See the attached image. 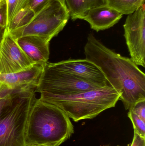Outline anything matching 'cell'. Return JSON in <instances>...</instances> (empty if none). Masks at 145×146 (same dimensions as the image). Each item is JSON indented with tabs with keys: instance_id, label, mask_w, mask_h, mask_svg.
Here are the masks:
<instances>
[{
	"instance_id": "d4e9b609",
	"label": "cell",
	"mask_w": 145,
	"mask_h": 146,
	"mask_svg": "<svg viewBox=\"0 0 145 146\" xmlns=\"http://www.w3.org/2000/svg\"><path fill=\"white\" fill-rule=\"evenodd\" d=\"M111 146L109 145H104V146Z\"/></svg>"
},
{
	"instance_id": "e0dca14e",
	"label": "cell",
	"mask_w": 145,
	"mask_h": 146,
	"mask_svg": "<svg viewBox=\"0 0 145 146\" xmlns=\"http://www.w3.org/2000/svg\"><path fill=\"white\" fill-rule=\"evenodd\" d=\"M128 116L133 125L135 133L145 138V121L130 110H129Z\"/></svg>"
},
{
	"instance_id": "5bb4252c",
	"label": "cell",
	"mask_w": 145,
	"mask_h": 146,
	"mask_svg": "<svg viewBox=\"0 0 145 146\" xmlns=\"http://www.w3.org/2000/svg\"><path fill=\"white\" fill-rule=\"evenodd\" d=\"M103 2L105 5L123 15L130 14L145 3V0H103Z\"/></svg>"
},
{
	"instance_id": "cb8c5ba5",
	"label": "cell",
	"mask_w": 145,
	"mask_h": 146,
	"mask_svg": "<svg viewBox=\"0 0 145 146\" xmlns=\"http://www.w3.org/2000/svg\"><path fill=\"white\" fill-rule=\"evenodd\" d=\"M5 1H1V0H0V5H1L3 3L5 2Z\"/></svg>"
},
{
	"instance_id": "7a4b0ae2",
	"label": "cell",
	"mask_w": 145,
	"mask_h": 146,
	"mask_svg": "<svg viewBox=\"0 0 145 146\" xmlns=\"http://www.w3.org/2000/svg\"><path fill=\"white\" fill-rule=\"evenodd\" d=\"M74 132L70 118L64 111L54 105L36 99L26 124V145L59 146Z\"/></svg>"
},
{
	"instance_id": "44dd1931",
	"label": "cell",
	"mask_w": 145,
	"mask_h": 146,
	"mask_svg": "<svg viewBox=\"0 0 145 146\" xmlns=\"http://www.w3.org/2000/svg\"><path fill=\"white\" fill-rule=\"evenodd\" d=\"M20 93L17 94L10 95V96H8V97L0 99V114H1V112L3 110L7 105L9 104L12 102L14 98L16 97L18 94H19Z\"/></svg>"
},
{
	"instance_id": "4316f807",
	"label": "cell",
	"mask_w": 145,
	"mask_h": 146,
	"mask_svg": "<svg viewBox=\"0 0 145 146\" xmlns=\"http://www.w3.org/2000/svg\"><path fill=\"white\" fill-rule=\"evenodd\" d=\"M1 1H7V0H1Z\"/></svg>"
},
{
	"instance_id": "4fadbf2b",
	"label": "cell",
	"mask_w": 145,
	"mask_h": 146,
	"mask_svg": "<svg viewBox=\"0 0 145 146\" xmlns=\"http://www.w3.org/2000/svg\"><path fill=\"white\" fill-rule=\"evenodd\" d=\"M65 2L73 20H83L90 9L104 4L103 0H65Z\"/></svg>"
},
{
	"instance_id": "9a60e30c",
	"label": "cell",
	"mask_w": 145,
	"mask_h": 146,
	"mask_svg": "<svg viewBox=\"0 0 145 146\" xmlns=\"http://www.w3.org/2000/svg\"><path fill=\"white\" fill-rule=\"evenodd\" d=\"M35 12L28 5L20 11L13 18L7 28V31L9 32L14 29L22 27L29 22Z\"/></svg>"
},
{
	"instance_id": "5b68a950",
	"label": "cell",
	"mask_w": 145,
	"mask_h": 146,
	"mask_svg": "<svg viewBox=\"0 0 145 146\" xmlns=\"http://www.w3.org/2000/svg\"><path fill=\"white\" fill-rule=\"evenodd\" d=\"M70 18L65 0H49L22 27L8 32L14 39L25 36L52 39L64 29Z\"/></svg>"
},
{
	"instance_id": "277c9868",
	"label": "cell",
	"mask_w": 145,
	"mask_h": 146,
	"mask_svg": "<svg viewBox=\"0 0 145 146\" xmlns=\"http://www.w3.org/2000/svg\"><path fill=\"white\" fill-rule=\"evenodd\" d=\"M35 89L20 93L0 114V146H27L26 129L31 107L35 100Z\"/></svg>"
},
{
	"instance_id": "ba28073f",
	"label": "cell",
	"mask_w": 145,
	"mask_h": 146,
	"mask_svg": "<svg viewBox=\"0 0 145 146\" xmlns=\"http://www.w3.org/2000/svg\"><path fill=\"white\" fill-rule=\"evenodd\" d=\"M34 64L7 31L0 48V74L17 72Z\"/></svg>"
},
{
	"instance_id": "52a82bcc",
	"label": "cell",
	"mask_w": 145,
	"mask_h": 146,
	"mask_svg": "<svg viewBox=\"0 0 145 146\" xmlns=\"http://www.w3.org/2000/svg\"><path fill=\"white\" fill-rule=\"evenodd\" d=\"M123 28L130 59L137 66L145 68V3L128 15Z\"/></svg>"
},
{
	"instance_id": "603a6c76",
	"label": "cell",
	"mask_w": 145,
	"mask_h": 146,
	"mask_svg": "<svg viewBox=\"0 0 145 146\" xmlns=\"http://www.w3.org/2000/svg\"><path fill=\"white\" fill-rule=\"evenodd\" d=\"M7 32V28L0 26V48Z\"/></svg>"
},
{
	"instance_id": "3957f363",
	"label": "cell",
	"mask_w": 145,
	"mask_h": 146,
	"mask_svg": "<svg viewBox=\"0 0 145 146\" xmlns=\"http://www.w3.org/2000/svg\"><path fill=\"white\" fill-rule=\"evenodd\" d=\"M120 98L115 89L106 86L73 95L49 97L42 101L58 106L70 118L77 122L93 119L104 111L115 107Z\"/></svg>"
},
{
	"instance_id": "30bf717a",
	"label": "cell",
	"mask_w": 145,
	"mask_h": 146,
	"mask_svg": "<svg viewBox=\"0 0 145 146\" xmlns=\"http://www.w3.org/2000/svg\"><path fill=\"white\" fill-rule=\"evenodd\" d=\"M43 65L37 63L17 72L0 74V83L11 89H36Z\"/></svg>"
},
{
	"instance_id": "2e32d148",
	"label": "cell",
	"mask_w": 145,
	"mask_h": 146,
	"mask_svg": "<svg viewBox=\"0 0 145 146\" xmlns=\"http://www.w3.org/2000/svg\"><path fill=\"white\" fill-rule=\"evenodd\" d=\"M30 0H7V27L14 16L29 5Z\"/></svg>"
},
{
	"instance_id": "7c38bea8",
	"label": "cell",
	"mask_w": 145,
	"mask_h": 146,
	"mask_svg": "<svg viewBox=\"0 0 145 146\" xmlns=\"http://www.w3.org/2000/svg\"><path fill=\"white\" fill-rule=\"evenodd\" d=\"M123 15L115 9L104 4L90 9L83 20L97 32L109 29L119 22Z\"/></svg>"
},
{
	"instance_id": "484cf974",
	"label": "cell",
	"mask_w": 145,
	"mask_h": 146,
	"mask_svg": "<svg viewBox=\"0 0 145 146\" xmlns=\"http://www.w3.org/2000/svg\"><path fill=\"white\" fill-rule=\"evenodd\" d=\"M27 146H37V145H28Z\"/></svg>"
},
{
	"instance_id": "8fae6325",
	"label": "cell",
	"mask_w": 145,
	"mask_h": 146,
	"mask_svg": "<svg viewBox=\"0 0 145 146\" xmlns=\"http://www.w3.org/2000/svg\"><path fill=\"white\" fill-rule=\"evenodd\" d=\"M15 40L34 64H44L47 62L49 59V45L51 39L44 37L29 36L21 37Z\"/></svg>"
},
{
	"instance_id": "8992f818",
	"label": "cell",
	"mask_w": 145,
	"mask_h": 146,
	"mask_svg": "<svg viewBox=\"0 0 145 146\" xmlns=\"http://www.w3.org/2000/svg\"><path fill=\"white\" fill-rule=\"evenodd\" d=\"M100 87L83 80L78 76L47 62L43 65L35 92L41 94L40 99L47 98L77 94Z\"/></svg>"
},
{
	"instance_id": "6da1fadb",
	"label": "cell",
	"mask_w": 145,
	"mask_h": 146,
	"mask_svg": "<svg viewBox=\"0 0 145 146\" xmlns=\"http://www.w3.org/2000/svg\"><path fill=\"white\" fill-rule=\"evenodd\" d=\"M85 59L102 70L110 85L120 94L126 110L145 99V74L130 58L110 49L92 34L84 47Z\"/></svg>"
},
{
	"instance_id": "ffe728a7",
	"label": "cell",
	"mask_w": 145,
	"mask_h": 146,
	"mask_svg": "<svg viewBox=\"0 0 145 146\" xmlns=\"http://www.w3.org/2000/svg\"><path fill=\"white\" fill-rule=\"evenodd\" d=\"M49 0H30L29 6L35 13L43 6Z\"/></svg>"
},
{
	"instance_id": "ac0fdd59",
	"label": "cell",
	"mask_w": 145,
	"mask_h": 146,
	"mask_svg": "<svg viewBox=\"0 0 145 146\" xmlns=\"http://www.w3.org/2000/svg\"><path fill=\"white\" fill-rule=\"evenodd\" d=\"M129 110L145 121V99L137 101Z\"/></svg>"
},
{
	"instance_id": "d6986e66",
	"label": "cell",
	"mask_w": 145,
	"mask_h": 146,
	"mask_svg": "<svg viewBox=\"0 0 145 146\" xmlns=\"http://www.w3.org/2000/svg\"><path fill=\"white\" fill-rule=\"evenodd\" d=\"M7 10L6 2L0 5V26L7 27Z\"/></svg>"
},
{
	"instance_id": "7402d4cb",
	"label": "cell",
	"mask_w": 145,
	"mask_h": 146,
	"mask_svg": "<svg viewBox=\"0 0 145 146\" xmlns=\"http://www.w3.org/2000/svg\"><path fill=\"white\" fill-rule=\"evenodd\" d=\"M131 146H145V138L134 133L133 140Z\"/></svg>"
},
{
	"instance_id": "9c48e42d",
	"label": "cell",
	"mask_w": 145,
	"mask_h": 146,
	"mask_svg": "<svg viewBox=\"0 0 145 146\" xmlns=\"http://www.w3.org/2000/svg\"><path fill=\"white\" fill-rule=\"evenodd\" d=\"M52 64L57 68L71 73L91 84L100 87H112L100 68L87 59H69Z\"/></svg>"
}]
</instances>
